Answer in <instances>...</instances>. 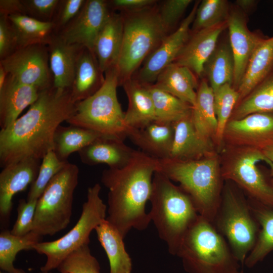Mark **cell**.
I'll return each mask as SVG.
<instances>
[{
  "instance_id": "6da1fadb",
  "label": "cell",
  "mask_w": 273,
  "mask_h": 273,
  "mask_svg": "<svg viewBox=\"0 0 273 273\" xmlns=\"http://www.w3.org/2000/svg\"><path fill=\"white\" fill-rule=\"evenodd\" d=\"M70 89L52 86L39 91L36 101L10 126L0 131L3 168L27 159L42 160L54 150L55 132L75 111Z\"/></svg>"
},
{
  "instance_id": "7a4b0ae2",
  "label": "cell",
  "mask_w": 273,
  "mask_h": 273,
  "mask_svg": "<svg viewBox=\"0 0 273 273\" xmlns=\"http://www.w3.org/2000/svg\"><path fill=\"white\" fill-rule=\"evenodd\" d=\"M158 159L136 151L129 163L120 168L104 170L101 182L109 189L106 219L124 238L131 230H145L151 222L146 211Z\"/></svg>"
},
{
  "instance_id": "3957f363",
  "label": "cell",
  "mask_w": 273,
  "mask_h": 273,
  "mask_svg": "<svg viewBox=\"0 0 273 273\" xmlns=\"http://www.w3.org/2000/svg\"><path fill=\"white\" fill-rule=\"evenodd\" d=\"M157 171L178 183L192 198L199 214L212 222L224 184L216 152L191 160L158 159Z\"/></svg>"
},
{
  "instance_id": "277c9868",
  "label": "cell",
  "mask_w": 273,
  "mask_h": 273,
  "mask_svg": "<svg viewBox=\"0 0 273 273\" xmlns=\"http://www.w3.org/2000/svg\"><path fill=\"white\" fill-rule=\"evenodd\" d=\"M149 201L151 220L168 252L176 255L185 234L199 216L196 207L186 192L158 171L153 177Z\"/></svg>"
},
{
  "instance_id": "5b68a950",
  "label": "cell",
  "mask_w": 273,
  "mask_h": 273,
  "mask_svg": "<svg viewBox=\"0 0 273 273\" xmlns=\"http://www.w3.org/2000/svg\"><path fill=\"white\" fill-rule=\"evenodd\" d=\"M176 256L188 273H234L239 268L225 239L200 215L185 234Z\"/></svg>"
},
{
  "instance_id": "8992f818",
  "label": "cell",
  "mask_w": 273,
  "mask_h": 273,
  "mask_svg": "<svg viewBox=\"0 0 273 273\" xmlns=\"http://www.w3.org/2000/svg\"><path fill=\"white\" fill-rule=\"evenodd\" d=\"M122 16L123 37L116 65L119 84L121 85L133 77L140 65L160 45L168 32L155 5Z\"/></svg>"
},
{
  "instance_id": "52a82bcc",
  "label": "cell",
  "mask_w": 273,
  "mask_h": 273,
  "mask_svg": "<svg viewBox=\"0 0 273 273\" xmlns=\"http://www.w3.org/2000/svg\"><path fill=\"white\" fill-rule=\"evenodd\" d=\"M225 181L212 223L226 239L235 258L244 264L255 245L260 225L239 187L231 181Z\"/></svg>"
},
{
  "instance_id": "ba28073f",
  "label": "cell",
  "mask_w": 273,
  "mask_h": 273,
  "mask_svg": "<svg viewBox=\"0 0 273 273\" xmlns=\"http://www.w3.org/2000/svg\"><path fill=\"white\" fill-rule=\"evenodd\" d=\"M119 85L115 66L105 72L104 82L95 94L76 103L74 113L67 122L104 136L124 140L128 128L124 122L125 112L117 98Z\"/></svg>"
},
{
  "instance_id": "9c48e42d",
  "label": "cell",
  "mask_w": 273,
  "mask_h": 273,
  "mask_svg": "<svg viewBox=\"0 0 273 273\" xmlns=\"http://www.w3.org/2000/svg\"><path fill=\"white\" fill-rule=\"evenodd\" d=\"M79 173L78 166L68 162L50 180L37 200L32 232L41 236H53L68 226Z\"/></svg>"
},
{
  "instance_id": "30bf717a",
  "label": "cell",
  "mask_w": 273,
  "mask_h": 273,
  "mask_svg": "<svg viewBox=\"0 0 273 273\" xmlns=\"http://www.w3.org/2000/svg\"><path fill=\"white\" fill-rule=\"evenodd\" d=\"M101 190L98 183L88 188L80 216L67 234L57 240L40 242L34 246L33 250L47 257L45 264L40 267L41 271L50 272L57 269L71 253L89 244L91 232L106 218L107 207L100 197Z\"/></svg>"
},
{
  "instance_id": "8fae6325",
  "label": "cell",
  "mask_w": 273,
  "mask_h": 273,
  "mask_svg": "<svg viewBox=\"0 0 273 273\" xmlns=\"http://www.w3.org/2000/svg\"><path fill=\"white\" fill-rule=\"evenodd\" d=\"M220 160L224 180L234 183L249 198L273 206V185L257 165L258 162L264 161L270 166L261 150L226 145Z\"/></svg>"
},
{
  "instance_id": "7c38bea8",
  "label": "cell",
  "mask_w": 273,
  "mask_h": 273,
  "mask_svg": "<svg viewBox=\"0 0 273 273\" xmlns=\"http://www.w3.org/2000/svg\"><path fill=\"white\" fill-rule=\"evenodd\" d=\"M1 65L8 74L39 91L53 86L47 45L35 44L19 48L5 58Z\"/></svg>"
},
{
  "instance_id": "4fadbf2b",
  "label": "cell",
  "mask_w": 273,
  "mask_h": 273,
  "mask_svg": "<svg viewBox=\"0 0 273 273\" xmlns=\"http://www.w3.org/2000/svg\"><path fill=\"white\" fill-rule=\"evenodd\" d=\"M200 3L196 2L188 15L177 29L167 35L160 45L146 59L135 77L142 83L153 84L159 74L174 62L190 35V26L194 20Z\"/></svg>"
},
{
  "instance_id": "5bb4252c",
  "label": "cell",
  "mask_w": 273,
  "mask_h": 273,
  "mask_svg": "<svg viewBox=\"0 0 273 273\" xmlns=\"http://www.w3.org/2000/svg\"><path fill=\"white\" fill-rule=\"evenodd\" d=\"M223 143L261 151L273 147V113H254L230 120L224 131Z\"/></svg>"
},
{
  "instance_id": "9a60e30c",
  "label": "cell",
  "mask_w": 273,
  "mask_h": 273,
  "mask_svg": "<svg viewBox=\"0 0 273 273\" xmlns=\"http://www.w3.org/2000/svg\"><path fill=\"white\" fill-rule=\"evenodd\" d=\"M110 14L107 1H86L78 15L56 34L68 43L78 44L94 52L96 39Z\"/></svg>"
},
{
  "instance_id": "2e32d148",
  "label": "cell",
  "mask_w": 273,
  "mask_h": 273,
  "mask_svg": "<svg viewBox=\"0 0 273 273\" xmlns=\"http://www.w3.org/2000/svg\"><path fill=\"white\" fill-rule=\"evenodd\" d=\"M226 24L234 59L233 87L237 90L253 53L266 37L258 31L249 29L246 14L236 6L231 7Z\"/></svg>"
},
{
  "instance_id": "e0dca14e",
  "label": "cell",
  "mask_w": 273,
  "mask_h": 273,
  "mask_svg": "<svg viewBox=\"0 0 273 273\" xmlns=\"http://www.w3.org/2000/svg\"><path fill=\"white\" fill-rule=\"evenodd\" d=\"M41 160L27 159L10 164L0 173V215L8 219L12 208V199L24 191L36 179Z\"/></svg>"
},
{
  "instance_id": "ac0fdd59",
  "label": "cell",
  "mask_w": 273,
  "mask_h": 273,
  "mask_svg": "<svg viewBox=\"0 0 273 273\" xmlns=\"http://www.w3.org/2000/svg\"><path fill=\"white\" fill-rule=\"evenodd\" d=\"M226 27V23L192 33L174 63L188 67L201 77L204 66L215 49Z\"/></svg>"
},
{
  "instance_id": "d6986e66",
  "label": "cell",
  "mask_w": 273,
  "mask_h": 273,
  "mask_svg": "<svg viewBox=\"0 0 273 273\" xmlns=\"http://www.w3.org/2000/svg\"><path fill=\"white\" fill-rule=\"evenodd\" d=\"M47 46L53 86L59 89H70L78 59L84 47L68 43L56 33L53 35Z\"/></svg>"
},
{
  "instance_id": "ffe728a7",
  "label": "cell",
  "mask_w": 273,
  "mask_h": 273,
  "mask_svg": "<svg viewBox=\"0 0 273 273\" xmlns=\"http://www.w3.org/2000/svg\"><path fill=\"white\" fill-rule=\"evenodd\" d=\"M173 125L174 138L169 158L195 160L216 152L214 142L203 139L197 132L191 113L173 123Z\"/></svg>"
},
{
  "instance_id": "44dd1931",
  "label": "cell",
  "mask_w": 273,
  "mask_h": 273,
  "mask_svg": "<svg viewBox=\"0 0 273 273\" xmlns=\"http://www.w3.org/2000/svg\"><path fill=\"white\" fill-rule=\"evenodd\" d=\"M127 136L141 151L157 159L169 158L173 138V123L153 121L139 128H129Z\"/></svg>"
},
{
  "instance_id": "7402d4cb",
  "label": "cell",
  "mask_w": 273,
  "mask_h": 273,
  "mask_svg": "<svg viewBox=\"0 0 273 273\" xmlns=\"http://www.w3.org/2000/svg\"><path fill=\"white\" fill-rule=\"evenodd\" d=\"M135 152L123 140L102 136L78 153L81 161L86 165L105 164L110 168H120L129 163Z\"/></svg>"
},
{
  "instance_id": "603a6c76",
  "label": "cell",
  "mask_w": 273,
  "mask_h": 273,
  "mask_svg": "<svg viewBox=\"0 0 273 273\" xmlns=\"http://www.w3.org/2000/svg\"><path fill=\"white\" fill-rule=\"evenodd\" d=\"M39 91L36 87L21 83L8 74L0 89V126H10L22 112L37 100Z\"/></svg>"
},
{
  "instance_id": "cb8c5ba5",
  "label": "cell",
  "mask_w": 273,
  "mask_h": 273,
  "mask_svg": "<svg viewBox=\"0 0 273 273\" xmlns=\"http://www.w3.org/2000/svg\"><path fill=\"white\" fill-rule=\"evenodd\" d=\"M122 85L128 101L124 113V122L128 131L129 128H139L155 121L153 102L147 85L133 77Z\"/></svg>"
},
{
  "instance_id": "d4e9b609",
  "label": "cell",
  "mask_w": 273,
  "mask_h": 273,
  "mask_svg": "<svg viewBox=\"0 0 273 273\" xmlns=\"http://www.w3.org/2000/svg\"><path fill=\"white\" fill-rule=\"evenodd\" d=\"M123 32V16L111 13L96 39L94 48L100 68L104 73L117 64Z\"/></svg>"
},
{
  "instance_id": "484cf974",
  "label": "cell",
  "mask_w": 273,
  "mask_h": 273,
  "mask_svg": "<svg viewBox=\"0 0 273 273\" xmlns=\"http://www.w3.org/2000/svg\"><path fill=\"white\" fill-rule=\"evenodd\" d=\"M95 53L84 48L77 62L70 92L76 102L82 101L95 94L105 80Z\"/></svg>"
},
{
  "instance_id": "4316f807",
  "label": "cell",
  "mask_w": 273,
  "mask_h": 273,
  "mask_svg": "<svg viewBox=\"0 0 273 273\" xmlns=\"http://www.w3.org/2000/svg\"><path fill=\"white\" fill-rule=\"evenodd\" d=\"M154 84L192 106L196 103L199 84L196 75L186 66L170 64L159 74Z\"/></svg>"
},
{
  "instance_id": "83f0119b",
  "label": "cell",
  "mask_w": 273,
  "mask_h": 273,
  "mask_svg": "<svg viewBox=\"0 0 273 273\" xmlns=\"http://www.w3.org/2000/svg\"><path fill=\"white\" fill-rule=\"evenodd\" d=\"M272 71L273 36L263 39L250 57L237 89L240 95L239 102Z\"/></svg>"
},
{
  "instance_id": "f1b7e54d",
  "label": "cell",
  "mask_w": 273,
  "mask_h": 273,
  "mask_svg": "<svg viewBox=\"0 0 273 273\" xmlns=\"http://www.w3.org/2000/svg\"><path fill=\"white\" fill-rule=\"evenodd\" d=\"M248 201L260 230L255 245L244 263L251 268L273 251V206L248 198Z\"/></svg>"
},
{
  "instance_id": "f546056e",
  "label": "cell",
  "mask_w": 273,
  "mask_h": 273,
  "mask_svg": "<svg viewBox=\"0 0 273 273\" xmlns=\"http://www.w3.org/2000/svg\"><path fill=\"white\" fill-rule=\"evenodd\" d=\"M214 100L212 88L206 80L203 79L197 90L191 119L198 133L203 139L213 142L217 128Z\"/></svg>"
},
{
  "instance_id": "4dcf8cb0",
  "label": "cell",
  "mask_w": 273,
  "mask_h": 273,
  "mask_svg": "<svg viewBox=\"0 0 273 273\" xmlns=\"http://www.w3.org/2000/svg\"><path fill=\"white\" fill-rule=\"evenodd\" d=\"M95 230L109 259L110 273H131V259L126 251L124 238L119 232L106 218Z\"/></svg>"
},
{
  "instance_id": "1f68e13d",
  "label": "cell",
  "mask_w": 273,
  "mask_h": 273,
  "mask_svg": "<svg viewBox=\"0 0 273 273\" xmlns=\"http://www.w3.org/2000/svg\"><path fill=\"white\" fill-rule=\"evenodd\" d=\"M8 18L16 36L18 49L35 44L47 46L55 33L52 21L39 20L25 14L12 15Z\"/></svg>"
},
{
  "instance_id": "d6a6232c",
  "label": "cell",
  "mask_w": 273,
  "mask_h": 273,
  "mask_svg": "<svg viewBox=\"0 0 273 273\" xmlns=\"http://www.w3.org/2000/svg\"><path fill=\"white\" fill-rule=\"evenodd\" d=\"M234 68V59L230 42H221L217 44L206 62L203 75L206 76L214 92L225 84L233 86Z\"/></svg>"
},
{
  "instance_id": "836d02e7",
  "label": "cell",
  "mask_w": 273,
  "mask_h": 273,
  "mask_svg": "<svg viewBox=\"0 0 273 273\" xmlns=\"http://www.w3.org/2000/svg\"><path fill=\"white\" fill-rule=\"evenodd\" d=\"M101 136L100 133L88 129L72 125H60L54 135L53 151L60 160L67 161L71 154L79 152Z\"/></svg>"
},
{
  "instance_id": "e575fe53",
  "label": "cell",
  "mask_w": 273,
  "mask_h": 273,
  "mask_svg": "<svg viewBox=\"0 0 273 273\" xmlns=\"http://www.w3.org/2000/svg\"><path fill=\"white\" fill-rule=\"evenodd\" d=\"M42 237L31 231L23 236L12 234L10 231L3 230L0 233V268L7 273H27L14 265L16 256L22 250H33L41 242Z\"/></svg>"
},
{
  "instance_id": "d590c367",
  "label": "cell",
  "mask_w": 273,
  "mask_h": 273,
  "mask_svg": "<svg viewBox=\"0 0 273 273\" xmlns=\"http://www.w3.org/2000/svg\"><path fill=\"white\" fill-rule=\"evenodd\" d=\"M260 112L273 113V71L237 105L230 120Z\"/></svg>"
},
{
  "instance_id": "8d00e7d4",
  "label": "cell",
  "mask_w": 273,
  "mask_h": 273,
  "mask_svg": "<svg viewBox=\"0 0 273 273\" xmlns=\"http://www.w3.org/2000/svg\"><path fill=\"white\" fill-rule=\"evenodd\" d=\"M146 85L153 102L156 121L173 123L191 113V105L157 87L154 83Z\"/></svg>"
},
{
  "instance_id": "74e56055",
  "label": "cell",
  "mask_w": 273,
  "mask_h": 273,
  "mask_svg": "<svg viewBox=\"0 0 273 273\" xmlns=\"http://www.w3.org/2000/svg\"><path fill=\"white\" fill-rule=\"evenodd\" d=\"M214 109L217 120V128L214 140L217 148L223 144V133L233 112L240 101L238 91L230 84H225L214 92Z\"/></svg>"
},
{
  "instance_id": "f35d334b",
  "label": "cell",
  "mask_w": 273,
  "mask_h": 273,
  "mask_svg": "<svg viewBox=\"0 0 273 273\" xmlns=\"http://www.w3.org/2000/svg\"><path fill=\"white\" fill-rule=\"evenodd\" d=\"M231 6L225 0H203L200 2L191 32L213 27L226 23Z\"/></svg>"
},
{
  "instance_id": "ab89813d",
  "label": "cell",
  "mask_w": 273,
  "mask_h": 273,
  "mask_svg": "<svg viewBox=\"0 0 273 273\" xmlns=\"http://www.w3.org/2000/svg\"><path fill=\"white\" fill-rule=\"evenodd\" d=\"M41 160L38 175L30 186L27 200H38L50 180L68 162L60 160L53 150L49 152Z\"/></svg>"
},
{
  "instance_id": "60d3db41",
  "label": "cell",
  "mask_w": 273,
  "mask_h": 273,
  "mask_svg": "<svg viewBox=\"0 0 273 273\" xmlns=\"http://www.w3.org/2000/svg\"><path fill=\"white\" fill-rule=\"evenodd\" d=\"M57 269L65 273H100V265L88 244H85L67 256Z\"/></svg>"
},
{
  "instance_id": "b9f144b4",
  "label": "cell",
  "mask_w": 273,
  "mask_h": 273,
  "mask_svg": "<svg viewBox=\"0 0 273 273\" xmlns=\"http://www.w3.org/2000/svg\"><path fill=\"white\" fill-rule=\"evenodd\" d=\"M38 200L21 199L17 207V217L11 233L16 236H23L31 232Z\"/></svg>"
},
{
  "instance_id": "7bdbcfd3",
  "label": "cell",
  "mask_w": 273,
  "mask_h": 273,
  "mask_svg": "<svg viewBox=\"0 0 273 273\" xmlns=\"http://www.w3.org/2000/svg\"><path fill=\"white\" fill-rule=\"evenodd\" d=\"M192 0H166L158 10L163 24L168 32L179 21Z\"/></svg>"
},
{
  "instance_id": "ee69618b",
  "label": "cell",
  "mask_w": 273,
  "mask_h": 273,
  "mask_svg": "<svg viewBox=\"0 0 273 273\" xmlns=\"http://www.w3.org/2000/svg\"><path fill=\"white\" fill-rule=\"evenodd\" d=\"M86 1H60L52 20L55 25V33H57L69 24L79 13Z\"/></svg>"
},
{
  "instance_id": "f6af8a7d",
  "label": "cell",
  "mask_w": 273,
  "mask_h": 273,
  "mask_svg": "<svg viewBox=\"0 0 273 273\" xmlns=\"http://www.w3.org/2000/svg\"><path fill=\"white\" fill-rule=\"evenodd\" d=\"M26 15L43 21H52L60 4L59 0H24Z\"/></svg>"
},
{
  "instance_id": "bcb514c9",
  "label": "cell",
  "mask_w": 273,
  "mask_h": 273,
  "mask_svg": "<svg viewBox=\"0 0 273 273\" xmlns=\"http://www.w3.org/2000/svg\"><path fill=\"white\" fill-rule=\"evenodd\" d=\"M17 44L16 36L8 17L0 15V59L14 52Z\"/></svg>"
},
{
  "instance_id": "7dc6e473",
  "label": "cell",
  "mask_w": 273,
  "mask_h": 273,
  "mask_svg": "<svg viewBox=\"0 0 273 273\" xmlns=\"http://www.w3.org/2000/svg\"><path fill=\"white\" fill-rule=\"evenodd\" d=\"M156 3L154 0H113L109 3V6L127 13L150 8L154 6Z\"/></svg>"
},
{
  "instance_id": "c3c4849f",
  "label": "cell",
  "mask_w": 273,
  "mask_h": 273,
  "mask_svg": "<svg viewBox=\"0 0 273 273\" xmlns=\"http://www.w3.org/2000/svg\"><path fill=\"white\" fill-rule=\"evenodd\" d=\"M16 14H25L23 1L20 0H1L0 15L8 17Z\"/></svg>"
},
{
  "instance_id": "681fc988",
  "label": "cell",
  "mask_w": 273,
  "mask_h": 273,
  "mask_svg": "<svg viewBox=\"0 0 273 273\" xmlns=\"http://www.w3.org/2000/svg\"><path fill=\"white\" fill-rule=\"evenodd\" d=\"M257 2L254 0H237L236 6L246 14V12L254 8Z\"/></svg>"
},
{
  "instance_id": "f907efd6",
  "label": "cell",
  "mask_w": 273,
  "mask_h": 273,
  "mask_svg": "<svg viewBox=\"0 0 273 273\" xmlns=\"http://www.w3.org/2000/svg\"><path fill=\"white\" fill-rule=\"evenodd\" d=\"M267 160L270 163V167L273 172V147L268 148L262 151ZM271 183L273 185V178L271 179Z\"/></svg>"
},
{
  "instance_id": "816d5d0a",
  "label": "cell",
  "mask_w": 273,
  "mask_h": 273,
  "mask_svg": "<svg viewBox=\"0 0 273 273\" xmlns=\"http://www.w3.org/2000/svg\"><path fill=\"white\" fill-rule=\"evenodd\" d=\"M8 75V74L4 68L0 65V89L3 88L6 81Z\"/></svg>"
},
{
  "instance_id": "f5cc1de1",
  "label": "cell",
  "mask_w": 273,
  "mask_h": 273,
  "mask_svg": "<svg viewBox=\"0 0 273 273\" xmlns=\"http://www.w3.org/2000/svg\"><path fill=\"white\" fill-rule=\"evenodd\" d=\"M0 273H7V272H2V271H1ZM39 273H52L51 272V271L50 272H46V271H40V272Z\"/></svg>"
},
{
  "instance_id": "db71d44e",
  "label": "cell",
  "mask_w": 273,
  "mask_h": 273,
  "mask_svg": "<svg viewBox=\"0 0 273 273\" xmlns=\"http://www.w3.org/2000/svg\"><path fill=\"white\" fill-rule=\"evenodd\" d=\"M234 273H244V272L242 270L240 271V270H238L237 271H236Z\"/></svg>"
},
{
  "instance_id": "11a10c76",
  "label": "cell",
  "mask_w": 273,
  "mask_h": 273,
  "mask_svg": "<svg viewBox=\"0 0 273 273\" xmlns=\"http://www.w3.org/2000/svg\"><path fill=\"white\" fill-rule=\"evenodd\" d=\"M60 273H65V272H60Z\"/></svg>"
}]
</instances>
